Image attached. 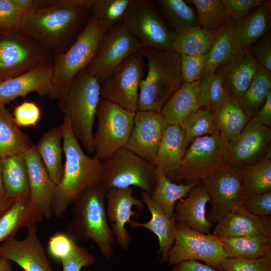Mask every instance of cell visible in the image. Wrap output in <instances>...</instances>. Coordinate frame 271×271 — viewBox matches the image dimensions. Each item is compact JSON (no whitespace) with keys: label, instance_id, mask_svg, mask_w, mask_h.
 I'll return each mask as SVG.
<instances>
[{"label":"cell","instance_id":"cell-23","mask_svg":"<svg viewBox=\"0 0 271 271\" xmlns=\"http://www.w3.org/2000/svg\"><path fill=\"white\" fill-rule=\"evenodd\" d=\"M209 196L202 182L199 183L188 195L175 204L176 222L183 223L198 232L208 234L213 226L206 215V207Z\"/></svg>","mask_w":271,"mask_h":271},{"label":"cell","instance_id":"cell-36","mask_svg":"<svg viewBox=\"0 0 271 271\" xmlns=\"http://www.w3.org/2000/svg\"><path fill=\"white\" fill-rule=\"evenodd\" d=\"M270 92L271 73L258 63L250 85L238 102L250 118L262 108Z\"/></svg>","mask_w":271,"mask_h":271},{"label":"cell","instance_id":"cell-18","mask_svg":"<svg viewBox=\"0 0 271 271\" xmlns=\"http://www.w3.org/2000/svg\"><path fill=\"white\" fill-rule=\"evenodd\" d=\"M271 129L265 126L244 127L238 138L228 143L224 165L241 170L270 155Z\"/></svg>","mask_w":271,"mask_h":271},{"label":"cell","instance_id":"cell-26","mask_svg":"<svg viewBox=\"0 0 271 271\" xmlns=\"http://www.w3.org/2000/svg\"><path fill=\"white\" fill-rule=\"evenodd\" d=\"M187 148L180 125H168L158 151L154 165L173 182Z\"/></svg>","mask_w":271,"mask_h":271},{"label":"cell","instance_id":"cell-43","mask_svg":"<svg viewBox=\"0 0 271 271\" xmlns=\"http://www.w3.org/2000/svg\"><path fill=\"white\" fill-rule=\"evenodd\" d=\"M219 68L200 80V100L201 107L212 111L227 96Z\"/></svg>","mask_w":271,"mask_h":271},{"label":"cell","instance_id":"cell-11","mask_svg":"<svg viewBox=\"0 0 271 271\" xmlns=\"http://www.w3.org/2000/svg\"><path fill=\"white\" fill-rule=\"evenodd\" d=\"M227 257L219 237L212 234L198 232L183 223L176 222L175 241L169 251L167 260L169 265L193 260L203 261L221 270V263Z\"/></svg>","mask_w":271,"mask_h":271},{"label":"cell","instance_id":"cell-45","mask_svg":"<svg viewBox=\"0 0 271 271\" xmlns=\"http://www.w3.org/2000/svg\"><path fill=\"white\" fill-rule=\"evenodd\" d=\"M222 271H271V256L258 258H228L221 263Z\"/></svg>","mask_w":271,"mask_h":271},{"label":"cell","instance_id":"cell-3","mask_svg":"<svg viewBox=\"0 0 271 271\" xmlns=\"http://www.w3.org/2000/svg\"><path fill=\"white\" fill-rule=\"evenodd\" d=\"M106 194L100 185L88 188L74 201L67 234L75 242L92 240L109 260L114 255L115 239L107 223Z\"/></svg>","mask_w":271,"mask_h":271},{"label":"cell","instance_id":"cell-12","mask_svg":"<svg viewBox=\"0 0 271 271\" xmlns=\"http://www.w3.org/2000/svg\"><path fill=\"white\" fill-rule=\"evenodd\" d=\"M142 49L99 82L102 98L133 112L138 110L139 88L144 72Z\"/></svg>","mask_w":271,"mask_h":271},{"label":"cell","instance_id":"cell-48","mask_svg":"<svg viewBox=\"0 0 271 271\" xmlns=\"http://www.w3.org/2000/svg\"><path fill=\"white\" fill-rule=\"evenodd\" d=\"M76 245L67 233L58 232L50 237L48 250L52 258L61 261L73 252Z\"/></svg>","mask_w":271,"mask_h":271},{"label":"cell","instance_id":"cell-7","mask_svg":"<svg viewBox=\"0 0 271 271\" xmlns=\"http://www.w3.org/2000/svg\"><path fill=\"white\" fill-rule=\"evenodd\" d=\"M101 186L112 188L136 187L151 195L155 185L156 167L123 147L101 162Z\"/></svg>","mask_w":271,"mask_h":271},{"label":"cell","instance_id":"cell-15","mask_svg":"<svg viewBox=\"0 0 271 271\" xmlns=\"http://www.w3.org/2000/svg\"><path fill=\"white\" fill-rule=\"evenodd\" d=\"M211 208L207 219L217 223L241 204L243 197L241 170L223 165L202 182Z\"/></svg>","mask_w":271,"mask_h":271},{"label":"cell","instance_id":"cell-40","mask_svg":"<svg viewBox=\"0 0 271 271\" xmlns=\"http://www.w3.org/2000/svg\"><path fill=\"white\" fill-rule=\"evenodd\" d=\"M180 125L187 148L195 139L212 134L218 130L212 112L201 108L191 112Z\"/></svg>","mask_w":271,"mask_h":271},{"label":"cell","instance_id":"cell-30","mask_svg":"<svg viewBox=\"0 0 271 271\" xmlns=\"http://www.w3.org/2000/svg\"><path fill=\"white\" fill-rule=\"evenodd\" d=\"M63 133L61 124L53 127L42 134L35 145L48 174L56 185L60 181L64 170Z\"/></svg>","mask_w":271,"mask_h":271},{"label":"cell","instance_id":"cell-41","mask_svg":"<svg viewBox=\"0 0 271 271\" xmlns=\"http://www.w3.org/2000/svg\"><path fill=\"white\" fill-rule=\"evenodd\" d=\"M193 5L199 25L208 31H217L225 26L230 17L220 0L187 1Z\"/></svg>","mask_w":271,"mask_h":271},{"label":"cell","instance_id":"cell-9","mask_svg":"<svg viewBox=\"0 0 271 271\" xmlns=\"http://www.w3.org/2000/svg\"><path fill=\"white\" fill-rule=\"evenodd\" d=\"M187 147L174 182L203 181L224 164L228 142L217 130L193 140Z\"/></svg>","mask_w":271,"mask_h":271},{"label":"cell","instance_id":"cell-55","mask_svg":"<svg viewBox=\"0 0 271 271\" xmlns=\"http://www.w3.org/2000/svg\"><path fill=\"white\" fill-rule=\"evenodd\" d=\"M170 271H222L197 260H186L173 265Z\"/></svg>","mask_w":271,"mask_h":271},{"label":"cell","instance_id":"cell-19","mask_svg":"<svg viewBox=\"0 0 271 271\" xmlns=\"http://www.w3.org/2000/svg\"><path fill=\"white\" fill-rule=\"evenodd\" d=\"M132 187L112 188L106 194V214L111 223L113 235L115 241L120 248L127 250L131 240V236L125 225L136 215L132 210L133 207L142 210L144 204L140 198L133 195Z\"/></svg>","mask_w":271,"mask_h":271},{"label":"cell","instance_id":"cell-47","mask_svg":"<svg viewBox=\"0 0 271 271\" xmlns=\"http://www.w3.org/2000/svg\"><path fill=\"white\" fill-rule=\"evenodd\" d=\"M26 13L12 0H0V30H20Z\"/></svg>","mask_w":271,"mask_h":271},{"label":"cell","instance_id":"cell-31","mask_svg":"<svg viewBox=\"0 0 271 271\" xmlns=\"http://www.w3.org/2000/svg\"><path fill=\"white\" fill-rule=\"evenodd\" d=\"M211 111L218 130L228 143L238 138L250 119L238 102L229 96Z\"/></svg>","mask_w":271,"mask_h":271},{"label":"cell","instance_id":"cell-16","mask_svg":"<svg viewBox=\"0 0 271 271\" xmlns=\"http://www.w3.org/2000/svg\"><path fill=\"white\" fill-rule=\"evenodd\" d=\"M30 193L26 206L28 227L52 216V205L56 185L45 169L35 145L24 153Z\"/></svg>","mask_w":271,"mask_h":271},{"label":"cell","instance_id":"cell-57","mask_svg":"<svg viewBox=\"0 0 271 271\" xmlns=\"http://www.w3.org/2000/svg\"><path fill=\"white\" fill-rule=\"evenodd\" d=\"M16 199L7 194L0 199V216L13 204Z\"/></svg>","mask_w":271,"mask_h":271},{"label":"cell","instance_id":"cell-42","mask_svg":"<svg viewBox=\"0 0 271 271\" xmlns=\"http://www.w3.org/2000/svg\"><path fill=\"white\" fill-rule=\"evenodd\" d=\"M132 0H93L89 10L91 18L109 30L121 23Z\"/></svg>","mask_w":271,"mask_h":271},{"label":"cell","instance_id":"cell-8","mask_svg":"<svg viewBox=\"0 0 271 271\" xmlns=\"http://www.w3.org/2000/svg\"><path fill=\"white\" fill-rule=\"evenodd\" d=\"M54 56L19 30H0V81L20 75Z\"/></svg>","mask_w":271,"mask_h":271},{"label":"cell","instance_id":"cell-46","mask_svg":"<svg viewBox=\"0 0 271 271\" xmlns=\"http://www.w3.org/2000/svg\"><path fill=\"white\" fill-rule=\"evenodd\" d=\"M207 53L198 55H180L181 71L184 82L200 80Z\"/></svg>","mask_w":271,"mask_h":271},{"label":"cell","instance_id":"cell-54","mask_svg":"<svg viewBox=\"0 0 271 271\" xmlns=\"http://www.w3.org/2000/svg\"><path fill=\"white\" fill-rule=\"evenodd\" d=\"M271 126V92L262 108L249 120L245 127L250 128L258 126Z\"/></svg>","mask_w":271,"mask_h":271},{"label":"cell","instance_id":"cell-39","mask_svg":"<svg viewBox=\"0 0 271 271\" xmlns=\"http://www.w3.org/2000/svg\"><path fill=\"white\" fill-rule=\"evenodd\" d=\"M156 2L174 30V33L199 26L195 9L186 2L183 0H158Z\"/></svg>","mask_w":271,"mask_h":271},{"label":"cell","instance_id":"cell-5","mask_svg":"<svg viewBox=\"0 0 271 271\" xmlns=\"http://www.w3.org/2000/svg\"><path fill=\"white\" fill-rule=\"evenodd\" d=\"M101 98L99 81L84 69L75 76L67 92L58 99L60 109L68 120L74 136L89 153H94L93 128Z\"/></svg>","mask_w":271,"mask_h":271},{"label":"cell","instance_id":"cell-27","mask_svg":"<svg viewBox=\"0 0 271 271\" xmlns=\"http://www.w3.org/2000/svg\"><path fill=\"white\" fill-rule=\"evenodd\" d=\"M269 16V5L263 2L255 11L234 21L232 35L237 54L250 49L266 32Z\"/></svg>","mask_w":271,"mask_h":271},{"label":"cell","instance_id":"cell-25","mask_svg":"<svg viewBox=\"0 0 271 271\" xmlns=\"http://www.w3.org/2000/svg\"><path fill=\"white\" fill-rule=\"evenodd\" d=\"M141 199L149 209L151 218L148 222H139L130 220L128 225L130 228L142 227L155 234L159 240V254H161V261L167 262L169 251L173 245L176 233V221L174 216L168 218L162 209L156 203L151 195L142 191Z\"/></svg>","mask_w":271,"mask_h":271},{"label":"cell","instance_id":"cell-34","mask_svg":"<svg viewBox=\"0 0 271 271\" xmlns=\"http://www.w3.org/2000/svg\"><path fill=\"white\" fill-rule=\"evenodd\" d=\"M223 28L217 31H208L198 26L180 33H174L171 49L180 55L206 54Z\"/></svg>","mask_w":271,"mask_h":271},{"label":"cell","instance_id":"cell-37","mask_svg":"<svg viewBox=\"0 0 271 271\" xmlns=\"http://www.w3.org/2000/svg\"><path fill=\"white\" fill-rule=\"evenodd\" d=\"M234 22V20L230 19L207 53V61L200 80L208 73L232 60L237 55L232 35Z\"/></svg>","mask_w":271,"mask_h":271},{"label":"cell","instance_id":"cell-51","mask_svg":"<svg viewBox=\"0 0 271 271\" xmlns=\"http://www.w3.org/2000/svg\"><path fill=\"white\" fill-rule=\"evenodd\" d=\"M241 205L248 212L259 216L271 215V191L243 197Z\"/></svg>","mask_w":271,"mask_h":271},{"label":"cell","instance_id":"cell-17","mask_svg":"<svg viewBox=\"0 0 271 271\" xmlns=\"http://www.w3.org/2000/svg\"><path fill=\"white\" fill-rule=\"evenodd\" d=\"M168 125L160 112L138 110L131 133L124 147L154 165Z\"/></svg>","mask_w":271,"mask_h":271},{"label":"cell","instance_id":"cell-24","mask_svg":"<svg viewBox=\"0 0 271 271\" xmlns=\"http://www.w3.org/2000/svg\"><path fill=\"white\" fill-rule=\"evenodd\" d=\"M218 68L227 95L238 101L250 85L258 63L249 49L237 54L232 60Z\"/></svg>","mask_w":271,"mask_h":271},{"label":"cell","instance_id":"cell-14","mask_svg":"<svg viewBox=\"0 0 271 271\" xmlns=\"http://www.w3.org/2000/svg\"><path fill=\"white\" fill-rule=\"evenodd\" d=\"M144 47L120 23L105 33L95 56L86 70L100 82L129 56Z\"/></svg>","mask_w":271,"mask_h":271},{"label":"cell","instance_id":"cell-56","mask_svg":"<svg viewBox=\"0 0 271 271\" xmlns=\"http://www.w3.org/2000/svg\"><path fill=\"white\" fill-rule=\"evenodd\" d=\"M20 9L27 13L36 9V0H12Z\"/></svg>","mask_w":271,"mask_h":271},{"label":"cell","instance_id":"cell-52","mask_svg":"<svg viewBox=\"0 0 271 271\" xmlns=\"http://www.w3.org/2000/svg\"><path fill=\"white\" fill-rule=\"evenodd\" d=\"M230 19L234 21L241 19L264 2L262 0H221Z\"/></svg>","mask_w":271,"mask_h":271},{"label":"cell","instance_id":"cell-6","mask_svg":"<svg viewBox=\"0 0 271 271\" xmlns=\"http://www.w3.org/2000/svg\"><path fill=\"white\" fill-rule=\"evenodd\" d=\"M108 31L101 23L90 18L71 46L54 57L50 99H59L67 92L75 76L93 60Z\"/></svg>","mask_w":271,"mask_h":271},{"label":"cell","instance_id":"cell-58","mask_svg":"<svg viewBox=\"0 0 271 271\" xmlns=\"http://www.w3.org/2000/svg\"><path fill=\"white\" fill-rule=\"evenodd\" d=\"M0 271H14L12 261L0 257Z\"/></svg>","mask_w":271,"mask_h":271},{"label":"cell","instance_id":"cell-50","mask_svg":"<svg viewBox=\"0 0 271 271\" xmlns=\"http://www.w3.org/2000/svg\"><path fill=\"white\" fill-rule=\"evenodd\" d=\"M40 116V109L36 103L25 101L15 108L13 118L18 126L25 127L36 125Z\"/></svg>","mask_w":271,"mask_h":271},{"label":"cell","instance_id":"cell-13","mask_svg":"<svg viewBox=\"0 0 271 271\" xmlns=\"http://www.w3.org/2000/svg\"><path fill=\"white\" fill-rule=\"evenodd\" d=\"M121 24L146 47L172 50L174 32L166 26L150 1L132 0Z\"/></svg>","mask_w":271,"mask_h":271},{"label":"cell","instance_id":"cell-20","mask_svg":"<svg viewBox=\"0 0 271 271\" xmlns=\"http://www.w3.org/2000/svg\"><path fill=\"white\" fill-rule=\"evenodd\" d=\"M27 228L23 240L13 237L0 244V257L15 262L24 271H53L38 236L36 224Z\"/></svg>","mask_w":271,"mask_h":271},{"label":"cell","instance_id":"cell-33","mask_svg":"<svg viewBox=\"0 0 271 271\" xmlns=\"http://www.w3.org/2000/svg\"><path fill=\"white\" fill-rule=\"evenodd\" d=\"M219 239L228 258H258L271 256V236L258 235Z\"/></svg>","mask_w":271,"mask_h":271},{"label":"cell","instance_id":"cell-1","mask_svg":"<svg viewBox=\"0 0 271 271\" xmlns=\"http://www.w3.org/2000/svg\"><path fill=\"white\" fill-rule=\"evenodd\" d=\"M43 6L26 14L20 30L55 57L75 41L90 10L63 5L62 0H45Z\"/></svg>","mask_w":271,"mask_h":271},{"label":"cell","instance_id":"cell-2","mask_svg":"<svg viewBox=\"0 0 271 271\" xmlns=\"http://www.w3.org/2000/svg\"><path fill=\"white\" fill-rule=\"evenodd\" d=\"M61 125L65 164L52 201V214L57 218L62 217L68 207L87 189L100 185L102 176L101 161L85 153L66 117Z\"/></svg>","mask_w":271,"mask_h":271},{"label":"cell","instance_id":"cell-35","mask_svg":"<svg viewBox=\"0 0 271 271\" xmlns=\"http://www.w3.org/2000/svg\"><path fill=\"white\" fill-rule=\"evenodd\" d=\"M33 145L14 121L6 106H0V158L24 154Z\"/></svg>","mask_w":271,"mask_h":271},{"label":"cell","instance_id":"cell-59","mask_svg":"<svg viewBox=\"0 0 271 271\" xmlns=\"http://www.w3.org/2000/svg\"><path fill=\"white\" fill-rule=\"evenodd\" d=\"M5 192L4 188L3 182V178H2V166H1V161L0 158V199L3 198L5 195Z\"/></svg>","mask_w":271,"mask_h":271},{"label":"cell","instance_id":"cell-28","mask_svg":"<svg viewBox=\"0 0 271 271\" xmlns=\"http://www.w3.org/2000/svg\"><path fill=\"white\" fill-rule=\"evenodd\" d=\"M200 91V80L184 82L171 96L160 112L168 125L181 124L191 112L202 108Z\"/></svg>","mask_w":271,"mask_h":271},{"label":"cell","instance_id":"cell-32","mask_svg":"<svg viewBox=\"0 0 271 271\" xmlns=\"http://www.w3.org/2000/svg\"><path fill=\"white\" fill-rule=\"evenodd\" d=\"M199 183L187 184L173 182L162 171L156 168L155 185L151 196L165 215L171 218L174 216L177 202L186 197L190 190Z\"/></svg>","mask_w":271,"mask_h":271},{"label":"cell","instance_id":"cell-29","mask_svg":"<svg viewBox=\"0 0 271 271\" xmlns=\"http://www.w3.org/2000/svg\"><path fill=\"white\" fill-rule=\"evenodd\" d=\"M5 194L16 199L29 200V176L24 154H17L1 159Z\"/></svg>","mask_w":271,"mask_h":271},{"label":"cell","instance_id":"cell-44","mask_svg":"<svg viewBox=\"0 0 271 271\" xmlns=\"http://www.w3.org/2000/svg\"><path fill=\"white\" fill-rule=\"evenodd\" d=\"M28 200L16 199L0 216V244L14 237L22 227H28L26 206Z\"/></svg>","mask_w":271,"mask_h":271},{"label":"cell","instance_id":"cell-21","mask_svg":"<svg viewBox=\"0 0 271 271\" xmlns=\"http://www.w3.org/2000/svg\"><path fill=\"white\" fill-rule=\"evenodd\" d=\"M53 62L42 64L18 76L0 81V106L36 92L48 96L52 91Z\"/></svg>","mask_w":271,"mask_h":271},{"label":"cell","instance_id":"cell-4","mask_svg":"<svg viewBox=\"0 0 271 271\" xmlns=\"http://www.w3.org/2000/svg\"><path fill=\"white\" fill-rule=\"evenodd\" d=\"M148 73L140 81L138 110L160 112L171 96L184 83L180 55L172 50L144 47Z\"/></svg>","mask_w":271,"mask_h":271},{"label":"cell","instance_id":"cell-10","mask_svg":"<svg viewBox=\"0 0 271 271\" xmlns=\"http://www.w3.org/2000/svg\"><path fill=\"white\" fill-rule=\"evenodd\" d=\"M136 112L101 98L93 134L94 157L101 162L124 147L131 133Z\"/></svg>","mask_w":271,"mask_h":271},{"label":"cell","instance_id":"cell-22","mask_svg":"<svg viewBox=\"0 0 271 271\" xmlns=\"http://www.w3.org/2000/svg\"><path fill=\"white\" fill-rule=\"evenodd\" d=\"M212 234L219 238L271 236V220L269 216L251 213L240 204L216 223Z\"/></svg>","mask_w":271,"mask_h":271},{"label":"cell","instance_id":"cell-53","mask_svg":"<svg viewBox=\"0 0 271 271\" xmlns=\"http://www.w3.org/2000/svg\"><path fill=\"white\" fill-rule=\"evenodd\" d=\"M251 51L257 63L271 73L270 32L252 46Z\"/></svg>","mask_w":271,"mask_h":271},{"label":"cell","instance_id":"cell-49","mask_svg":"<svg viewBox=\"0 0 271 271\" xmlns=\"http://www.w3.org/2000/svg\"><path fill=\"white\" fill-rule=\"evenodd\" d=\"M61 261L63 271H81L93 264L95 259L85 247L76 245L73 252Z\"/></svg>","mask_w":271,"mask_h":271},{"label":"cell","instance_id":"cell-38","mask_svg":"<svg viewBox=\"0 0 271 271\" xmlns=\"http://www.w3.org/2000/svg\"><path fill=\"white\" fill-rule=\"evenodd\" d=\"M243 197L271 191L270 155L241 169Z\"/></svg>","mask_w":271,"mask_h":271}]
</instances>
